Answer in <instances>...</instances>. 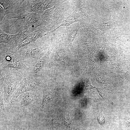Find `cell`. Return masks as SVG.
Wrapping results in <instances>:
<instances>
[{
  "label": "cell",
  "instance_id": "obj_2",
  "mask_svg": "<svg viewBox=\"0 0 130 130\" xmlns=\"http://www.w3.org/2000/svg\"><path fill=\"white\" fill-rule=\"evenodd\" d=\"M42 84L41 81L36 78H26L20 81V84L18 88L13 97L16 99L21 94L38 87Z\"/></svg>",
  "mask_w": 130,
  "mask_h": 130
},
{
  "label": "cell",
  "instance_id": "obj_15",
  "mask_svg": "<svg viewBox=\"0 0 130 130\" xmlns=\"http://www.w3.org/2000/svg\"><path fill=\"white\" fill-rule=\"evenodd\" d=\"M50 124L52 127H56L59 125V120L57 118H52L50 121Z\"/></svg>",
  "mask_w": 130,
  "mask_h": 130
},
{
  "label": "cell",
  "instance_id": "obj_11",
  "mask_svg": "<svg viewBox=\"0 0 130 130\" xmlns=\"http://www.w3.org/2000/svg\"><path fill=\"white\" fill-rule=\"evenodd\" d=\"M2 85L0 84V117H3L5 116L6 111L4 103V93Z\"/></svg>",
  "mask_w": 130,
  "mask_h": 130
},
{
  "label": "cell",
  "instance_id": "obj_4",
  "mask_svg": "<svg viewBox=\"0 0 130 130\" xmlns=\"http://www.w3.org/2000/svg\"><path fill=\"white\" fill-rule=\"evenodd\" d=\"M20 54L22 56L26 58L30 57L35 58L38 56L43 51L42 47L35 42L21 48Z\"/></svg>",
  "mask_w": 130,
  "mask_h": 130
},
{
  "label": "cell",
  "instance_id": "obj_10",
  "mask_svg": "<svg viewBox=\"0 0 130 130\" xmlns=\"http://www.w3.org/2000/svg\"><path fill=\"white\" fill-rule=\"evenodd\" d=\"M36 95L32 93L26 94L20 101V106L23 108H28L34 103L36 99Z\"/></svg>",
  "mask_w": 130,
  "mask_h": 130
},
{
  "label": "cell",
  "instance_id": "obj_8",
  "mask_svg": "<svg viewBox=\"0 0 130 130\" xmlns=\"http://www.w3.org/2000/svg\"><path fill=\"white\" fill-rule=\"evenodd\" d=\"M56 95L55 91L52 89H48L45 91L43 93L42 101V108L49 106L52 103Z\"/></svg>",
  "mask_w": 130,
  "mask_h": 130
},
{
  "label": "cell",
  "instance_id": "obj_12",
  "mask_svg": "<svg viewBox=\"0 0 130 130\" xmlns=\"http://www.w3.org/2000/svg\"><path fill=\"white\" fill-rule=\"evenodd\" d=\"M78 29V28H74L73 27L72 29L70 30L69 31L68 37H69V39H70L69 40L71 42H72Z\"/></svg>",
  "mask_w": 130,
  "mask_h": 130
},
{
  "label": "cell",
  "instance_id": "obj_1",
  "mask_svg": "<svg viewBox=\"0 0 130 130\" xmlns=\"http://www.w3.org/2000/svg\"><path fill=\"white\" fill-rule=\"evenodd\" d=\"M21 78L20 75L15 72L8 74L0 79V84L3 88L4 98L6 101H8Z\"/></svg>",
  "mask_w": 130,
  "mask_h": 130
},
{
  "label": "cell",
  "instance_id": "obj_9",
  "mask_svg": "<svg viewBox=\"0 0 130 130\" xmlns=\"http://www.w3.org/2000/svg\"><path fill=\"white\" fill-rule=\"evenodd\" d=\"M50 53L49 50L35 64L32 70L34 73H38L42 70L48 61Z\"/></svg>",
  "mask_w": 130,
  "mask_h": 130
},
{
  "label": "cell",
  "instance_id": "obj_14",
  "mask_svg": "<svg viewBox=\"0 0 130 130\" xmlns=\"http://www.w3.org/2000/svg\"><path fill=\"white\" fill-rule=\"evenodd\" d=\"M99 25L97 29H100L102 31H106L110 28V22H104L99 24Z\"/></svg>",
  "mask_w": 130,
  "mask_h": 130
},
{
  "label": "cell",
  "instance_id": "obj_5",
  "mask_svg": "<svg viewBox=\"0 0 130 130\" xmlns=\"http://www.w3.org/2000/svg\"><path fill=\"white\" fill-rule=\"evenodd\" d=\"M24 0H6V3H8V6L6 7H4V3H0V20H2L6 14L13 13L17 11L21 6Z\"/></svg>",
  "mask_w": 130,
  "mask_h": 130
},
{
  "label": "cell",
  "instance_id": "obj_16",
  "mask_svg": "<svg viewBox=\"0 0 130 130\" xmlns=\"http://www.w3.org/2000/svg\"><path fill=\"white\" fill-rule=\"evenodd\" d=\"M98 121L100 124L104 127L105 121L104 117L102 114H100L99 115L98 117Z\"/></svg>",
  "mask_w": 130,
  "mask_h": 130
},
{
  "label": "cell",
  "instance_id": "obj_17",
  "mask_svg": "<svg viewBox=\"0 0 130 130\" xmlns=\"http://www.w3.org/2000/svg\"><path fill=\"white\" fill-rule=\"evenodd\" d=\"M85 89H90L94 88V87L91 85L89 81H88L87 82L85 83Z\"/></svg>",
  "mask_w": 130,
  "mask_h": 130
},
{
  "label": "cell",
  "instance_id": "obj_18",
  "mask_svg": "<svg viewBox=\"0 0 130 130\" xmlns=\"http://www.w3.org/2000/svg\"><path fill=\"white\" fill-rule=\"evenodd\" d=\"M74 130H80L78 127H74Z\"/></svg>",
  "mask_w": 130,
  "mask_h": 130
},
{
  "label": "cell",
  "instance_id": "obj_3",
  "mask_svg": "<svg viewBox=\"0 0 130 130\" xmlns=\"http://www.w3.org/2000/svg\"><path fill=\"white\" fill-rule=\"evenodd\" d=\"M22 8L26 12L30 13H36L43 11L46 8H49L50 5L49 0H27Z\"/></svg>",
  "mask_w": 130,
  "mask_h": 130
},
{
  "label": "cell",
  "instance_id": "obj_19",
  "mask_svg": "<svg viewBox=\"0 0 130 130\" xmlns=\"http://www.w3.org/2000/svg\"><path fill=\"white\" fill-rule=\"evenodd\" d=\"M23 130H30V129L28 128H24Z\"/></svg>",
  "mask_w": 130,
  "mask_h": 130
},
{
  "label": "cell",
  "instance_id": "obj_6",
  "mask_svg": "<svg viewBox=\"0 0 130 130\" xmlns=\"http://www.w3.org/2000/svg\"><path fill=\"white\" fill-rule=\"evenodd\" d=\"M0 43H6L15 48L17 45L22 33L20 31L17 34L10 35L6 33L0 29Z\"/></svg>",
  "mask_w": 130,
  "mask_h": 130
},
{
  "label": "cell",
  "instance_id": "obj_7",
  "mask_svg": "<svg viewBox=\"0 0 130 130\" xmlns=\"http://www.w3.org/2000/svg\"><path fill=\"white\" fill-rule=\"evenodd\" d=\"M13 48H11V58L10 60L4 65V68H13L15 69H23L26 68V67L21 59V58L18 52L14 49L13 51Z\"/></svg>",
  "mask_w": 130,
  "mask_h": 130
},
{
  "label": "cell",
  "instance_id": "obj_13",
  "mask_svg": "<svg viewBox=\"0 0 130 130\" xmlns=\"http://www.w3.org/2000/svg\"><path fill=\"white\" fill-rule=\"evenodd\" d=\"M63 123L65 126L67 127H70L71 124V120L69 117V114H66L64 117Z\"/></svg>",
  "mask_w": 130,
  "mask_h": 130
}]
</instances>
